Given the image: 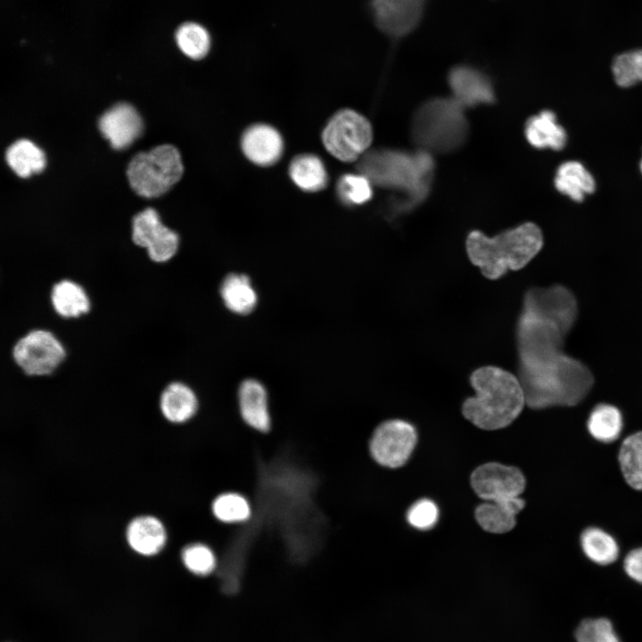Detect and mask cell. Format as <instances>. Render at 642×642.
I'll return each mask as SVG.
<instances>
[{
  "mask_svg": "<svg viewBox=\"0 0 642 642\" xmlns=\"http://www.w3.org/2000/svg\"><path fill=\"white\" fill-rule=\"evenodd\" d=\"M439 510L435 503L430 499L416 502L408 510L407 522L416 529L428 530L437 523Z\"/></svg>",
  "mask_w": 642,
  "mask_h": 642,
  "instance_id": "37",
  "label": "cell"
},
{
  "mask_svg": "<svg viewBox=\"0 0 642 642\" xmlns=\"http://www.w3.org/2000/svg\"><path fill=\"white\" fill-rule=\"evenodd\" d=\"M241 145L249 160L263 167L276 163L284 151V141L280 133L267 124L249 127L243 132Z\"/></svg>",
  "mask_w": 642,
  "mask_h": 642,
  "instance_id": "18",
  "label": "cell"
},
{
  "mask_svg": "<svg viewBox=\"0 0 642 642\" xmlns=\"http://www.w3.org/2000/svg\"><path fill=\"white\" fill-rule=\"evenodd\" d=\"M556 189L576 202H581L587 194L596 190V181L590 172L579 161L563 162L555 177Z\"/></svg>",
  "mask_w": 642,
  "mask_h": 642,
  "instance_id": "25",
  "label": "cell"
},
{
  "mask_svg": "<svg viewBox=\"0 0 642 642\" xmlns=\"http://www.w3.org/2000/svg\"><path fill=\"white\" fill-rule=\"evenodd\" d=\"M525 136L529 144L538 149L560 151L567 143L565 129L557 123L556 114L549 110L542 111L527 120Z\"/></svg>",
  "mask_w": 642,
  "mask_h": 642,
  "instance_id": "24",
  "label": "cell"
},
{
  "mask_svg": "<svg viewBox=\"0 0 642 642\" xmlns=\"http://www.w3.org/2000/svg\"><path fill=\"white\" fill-rule=\"evenodd\" d=\"M639 166H640V170H641V173H642V159H641V161H640V165H639Z\"/></svg>",
  "mask_w": 642,
  "mask_h": 642,
  "instance_id": "39",
  "label": "cell"
},
{
  "mask_svg": "<svg viewBox=\"0 0 642 642\" xmlns=\"http://www.w3.org/2000/svg\"><path fill=\"white\" fill-rule=\"evenodd\" d=\"M128 547L136 555L152 557L160 554L168 541V531L162 521L152 514L132 518L125 530Z\"/></svg>",
  "mask_w": 642,
  "mask_h": 642,
  "instance_id": "17",
  "label": "cell"
},
{
  "mask_svg": "<svg viewBox=\"0 0 642 642\" xmlns=\"http://www.w3.org/2000/svg\"><path fill=\"white\" fill-rule=\"evenodd\" d=\"M518 378L526 405L533 409L575 406L594 383L588 367L564 351L539 360L519 361Z\"/></svg>",
  "mask_w": 642,
  "mask_h": 642,
  "instance_id": "1",
  "label": "cell"
},
{
  "mask_svg": "<svg viewBox=\"0 0 642 642\" xmlns=\"http://www.w3.org/2000/svg\"><path fill=\"white\" fill-rule=\"evenodd\" d=\"M618 461L627 484L633 490H642V431L622 440Z\"/></svg>",
  "mask_w": 642,
  "mask_h": 642,
  "instance_id": "31",
  "label": "cell"
},
{
  "mask_svg": "<svg viewBox=\"0 0 642 642\" xmlns=\"http://www.w3.org/2000/svg\"><path fill=\"white\" fill-rule=\"evenodd\" d=\"M524 505V500L520 497L500 501H487L476 507L475 518L484 531L491 533H506L514 527L516 514L521 512Z\"/></svg>",
  "mask_w": 642,
  "mask_h": 642,
  "instance_id": "23",
  "label": "cell"
},
{
  "mask_svg": "<svg viewBox=\"0 0 642 642\" xmlns=\"http://www.w3.org/2000/svg\"><path fill=\"white\" fill-rule=\"evenodd\" d=\"M543 235L532 222H525L488 237L479 230L467 235L465 248L470 261L488 279L496 280L507 270L524 268L541 250Z\"/></svg>",
  "mask_w": 642,
  "mask_h": 642,
  "instance_id": "3",
  "label": "cell"
},
{
  "mask_svg": "<svg viewBox=\"0 0 642 642\" xmlns=\"http://www.w3.org/2000/svg\"><path fill=\"white\" fill-rule=\"evenodd\" d=\"M623 427L622 415L613 405L602 403L597 405L589 414L587 429L596 440L603 443L615 441Z\"/></svg>",
  "mask_w": 642,
  "mask_h": 642,
  "instance_id": "30",
  "label": "cell"
},
{
  "mask_svg": "<svg viewBox=\"0 0 642 642\" xmlns=\"http://www.w3.org/2000/svg\"><path fill=\"white\" fill-rule=\"evenodd\" d=\"M469 380L475 396L464 401L462 412L478 428L490 431L505 428L526 405L519 378L501 367H479Z\"/></svg>",
  "mask_w": 642,
  "mask_h": 642,
  "instance_id": "2",
  "label": "cell"
},
{
  "mask_svg": "<svg viewBox=\"0 0 642 642\" xmlns=\"http://www.w3.org/2000/svg\"><path fill=\"white\" fill-rule=\"evenodd\" d=\"M467 122L463 106L455 99L437 98L423 104L412 126L415 141L422 147L444 152L463 144Z\"/></svg>",
  "mask_w": 642,
  "mask_h": 642,
  "instance_id": "5",
  "label": "cell"
},
{
  "mask_svg": "<svg viewBox=\"0 0 642 642\" xmlns=\"http://www.w3.org/2000/svg\"><path fill=\"white\" fill-rule=\"evenodd\" d=\"M339 198L348 205H359L372 197V183L362 174H345L336 187Z\"/></svg>",
  "mask_w": 642,
  "mask_h": 642,
  "instance_id": "36",
  "label": "cell"
},
{
  "mask_svg": "<svg viewBox=\"0 0 642 642\" xmlns=\"http://www.w3.org/2000/svg\"><path fill=\"white\" fill-rule=\"evenodd\" d=\"M5 159L12 171L22 178L40 173L45 167L44 152L28 139L12 144L6 150Z\"/></svg>",
  "mask_w": 642,
  "mask_h": 642,
  "instance_id": "28",
  "label": "cell"
},
{
  "mask_svg": "<svg viewBox=\"0 0 642 642\" xmlns=\"http://www.w3.org/2000/svg\"><path fill=\"white\" fill-rule=\"evenodd\" d=\"M612 71L615 83L621 87H630L642 82V49L625 52L616 56Z\"/></svg>",
  "mask_w": 642,
  "mask_h": 642,
  "instance_id": "34",
  "label": "cell"
},
{
  "mask_svg": "<svg viewBox=\"0 0 642 642\" xmlns=\"http://www.w3.org/2000/svg\"><path fill=\"white\" fill-rule=\"evenodd\" d=\"M522 309L554 321L567 333L578 316L574 295L566 287L558 284L530 289L524 295Z\"/></svg>",
  "mask_w": 642,
  "mask_h": 642,
  "instance_id": "12",
  "label": "cell"
},
{
  "mask_svg": "<svg viewBox=\"0 0 642 642\" xmlns=\"http://www.w3.org/2000/svg\"><path fill=\"white\" fill-rule=\"evenodd\" d=\"M576 642H622L613 622L605 617L586 618L577 626Z\"/></svg>",
  "mask_w": 642,
  "mask_h": 642,
  "instance_id": "35",
  "label": "cell"
},
{
  "mask_svg": "<svg viewBox=\"0 0 642 642\" xmlns=\"http://www.w3.org/2000/svg\"><path fill=\"white\" fill-rule=\"evenodd\" d=\"M581 550L591 562L598 565L614 563L620 553L616 539L605 530L588 527L580 534Z\"/></svg>",
  "mask_w": 642,
  "mask_h": 642,
  "instance_id": "29",
  "label": "cell"
},
{
  "mask_svg": "<svg viewBox=\"0 0 642 642\" xmlns=\"http://www.w3.org/2000/svg\"><path fill=\"white\" fill-rule=\"evenodd\" d=\"M176 42L181 52L193 60L205 57L210 50V37L207 29L196 22H185L176 31Z\"/></svg>",
  "mask_w": 642,
  "mask_h": 642,
  "instance_id": "32",
  "label": "cell"
},
{
  "mask_svg": "<svg viewBox=\"0 0 642 642\" xmlns=\"http://www.w3.org/2000/svg\"><path fill=\"white\" fill-rule=\"evenodd\" d=\"M471 485L481 498L500 501L520 497L525 489L526 481L517 467L487 463L473 472Z\"/></svg>",
  "mask_w": 642,
  "mask_h": 642,
  "instance_id": "13",
  "label": "cell"
},
{
  "mask_svg": "<svg viewBox=\"0 0 642 642\" xmlns=\"http://www.w3.org/2000/svg\"><path fill=\"white\" fill-rule=\"evenodd\" d=\"M425 0H371V10L377 28L386 36L401 38L419 25Z\"/></svg>",
  "mask_w": 642,
  "mask_h": 642,
  "instance_id": "14",
  "label": "cell"
},
{
  "mask_svg": "<svg viewBox=\"0 0 642 642\" xmlns=\"http://www.w3.org/2000/svg\"><path fill=\"white\" fill-rule=\"evenodd\" d=\"M199 407V398L195 391L181 381L169 383L159 397L161 416L173 424H183L191 421L198 413Z\"/></svg>",
  "mask_w": 642,
  "mask_h": 642,
  "instance_id": "20",
  "label": "cell"
},
{
  "mask_svg": "<svg viewBox=\"0 0 642 642\" xmlns=\"http://www.w3.org/2000/svg\"><path fill=\"white\" fill-rule=\"evenodd\" d=\"M180 558L185 568L196 576L210 575L218 564L214 550L203 542L185 545L181 550Z\"/></svg>",
  "mask_w": 642,
  "mask_h": 642,
  "instance_id": "33",
  "label": "cell"
},
{
  "mask_svg": "<svg viewBox=\"0 0 642 642\" xmlns=\"http://www.w3.org/2000/svg\"><path fill=\"white\" fill-rule=\"evenodd\" d=\"M131 239L134 244L145 249L150 260L156 264L169 261L179 247L178 234L164 226L152 208L133 217Z\"/></svg>",
  "mask_w": 642,
  "mask_h": 642,
  "instance_id": "11",
  "label": "cell"
},
{
  "mask_svg": "<svg viewBox=\"0 0 642 642\" xmlns=\"http://www.w3.org/2000/svg\"><path fill=\"white\" fill-rule=\"evenodd\" d=\"M11 355L26 376L44 377L53 374L60 367L67 352L54 333L35 328L15 341Z\"/></svg>",
  "mask_w": 642,
  "mask_h": 642,
  "instance_id": "7",
  "label": "cell"
},
{
  "mask_svg": "<svg viewBox=\"0 0 642 642\" xmlns=\"http://www.w3.org/2000/svg\"><path fill=\"white\" fill-rule=\"evenodd\" d=\"M236 398L243 424L256 432H269L273 419L266 386L258 379L246 378L239 384Z\"/></svg>",
  "mask_w": 642,
  "mask_h": 642,
  "instance_id": "15",
  "label": "cell"
},
{
  "mask_svg": "<svg viewBox=\"0 0 642 642\" xmlns=\"http://www.w3.org/2000/svg\"><path fill=\"white\" fill-rule=\"evenodd\" d=\"M210 510L216 521L226 525L242 524L253 514L250 499L235 490L218 493L210 502Z\"/></svg>",
  "mask_w": 642,
  "mask_h": 642,
  "instance_id": "26",
  "label": "cell"
},
{
  "mask_svg": "<svg viewBox=\"0 0 642 642\" xmlns=\"http://www.w3.org/2000/svg\"><path fill=\"white\" fill-rule=\"evenodd\" d=\"M219 296L226 309L235 315L251 314L257 307L259 295L250 276L229 273L221 281Z\"/></svg>",
  "mask_w": 642,
  "mask_h": 642,
  "instance_id": "22",
  "label": "cell"
},
{
  "mask_svg": "<svg viewBox=\"0 0 642 642\" xmlns=\"http://www.w3.org/2000/svg\"><path fill=\"white\" fill-rule=\"evenodd\" d=\"M373 139L369 120L360 113L344 109L325 125L322 140L326 151L344 162H353L367 151Z\"/></svg>",
  "mask_w": 642,
  "mask_h": 642,
  "instance_id": "8",
  "label": "cell"
},
{
  "mask_svg": "<svg viewBox=\"0 0 642 642\" xmlns=\"http://www.w3.org/2000/svg\"><path fill=\"white\" fill-rule=\"evenodd\" d=\"M623 570L629 578L642 585V547L634 548L626 555Z\"/></svg>",
  "mask_w": 642,
  "mask_h": 642,
  "instance_id": "38",
  "label": "cell"
},
{
  "mask_svg": "<svg viewBox=\"0 0 642 642\" xmlns=\"http://www.w3.org/2000/svg\"><path fill=\"white\" fill-rule=\"evenodd\" d=\"M292 182L302 191L315 193L323 190L328 182V175L323 161L314 154L296 156L289 166Z\"/></svg>",
  "mask_w": 642,
  "mask_h": 642,
  "instance_id": "27",
  "label": "cell"
},
{
  "mask_svg": "<svg viewBox=\"0 0 642 642\" xmlns=\"http://www.w3.org/2000/svg\"><path fill=\"white\" fill-rule=\"evenodd\" d=\"M416 440L417 434L411 424L399 419L388 420L374 431L369 442V451L377 464L389 468H398L408 460Z\"/></svg>",
  "mask_w": 642,
  "mask_h": 642,
  "instance_id": "10",
  "label": "cell"
},
{
  "mask_svg": "<svg viewBox=\"0 0 642 642\" xmlns=\"http://www.w3.org/2000/svg\"><path fill=\"white\" fill-rule=\"evenodd\" d=\"M433 162L429 154H408L391 150L366 152L358 160V169L373 184L400 189L411 202L427 193Z\"/></svg>",
  "mask_w": 642,
  "mask_h": 642,
  "instance_id": "4",
  "label": "cell"
},
{
  "mask_svg": "<svg viewBox=\"0 0 642 642\" xmlns=\"http://www.w3.org/2000/svg\"><path fill=\"white\" fill-rule=\"evenodd\" d=\"M565 333L559 325L522 309L516 340L519 361H534L563 352Z\"/></svg>",
  "mask_w": 642,
  "mask_h": 642,
  "instance_id": "9",
  "label": "cell"
},
{
  "mask_svg": "<svg viewBox=\"0 0 642 642\" xmlns=\"http://www.w3.org/2000/svg\"><path fill=\"white\" fill-rule=\"evenodd\" d=\"M184 167L178 150L160 144L136 153L129 161L127 176L134 192L144 198L159 197L181 178Z\"/></svg>",
  "mask_w": 642,
  "mask_h": 642,
  "instance_id": "6",
  "label": "cell"
},
{
  "mask_svg": "<svg viewBox=\"0 0 642 642\" xmlns=\"http://www.w3.org/2000/svg\"><path fill=\"white\" fill-rule=\"evenodd\" d=\"M99 130L115 150L129 147L143 132V120L135 107L119 103L107 110L98 122Z\"/></svg>",
  "mask_w": 642,
  "mask_h": 642,
  "instance_id": "16",
  "label": "cell"
},
{
  "mask_svg": "<svg viewBox=\"0 0 642 642\" xmlns=\"http://www.w3.org/2000/svg\"><path fill=\"white\" fill-rule=\"evenodd\" d=\"M449 83L455 100L462 106H475L494 101V92L489 78L481 71L469 66L453 68Z\"/></svg>",
  "mask_w": 642,
  "mask_h": 642,
  "instance_id": "19",
  "label": "cell"
},
{
  "mask_svg": "<svg viewBox=\"0 0 642 642\" xmlns=\"http://www.w3.org/2000/svg\"><path fill=\"white\" fill-rule=\"evenodd\" d=\"M49 300L54 311L63 319L79 318L91 309V300L86 289L69 278L53 284Z\"/></svg>",
  "mask_w": 642,
  "mask_h": 642,
  "instance_id": "21",
  "label": "cell"
}]
</instances>
